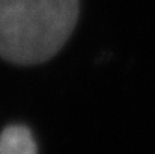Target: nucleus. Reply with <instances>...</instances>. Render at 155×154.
Wrapping results in <instances>:
<instances>
[{"mask_svg":"<svg viewBox=\"0 0 155 154\" xmlns=\"http://www.w3.org/2000/svg\"><path fill=\"white\" fill-rule=\"evenodd\" d=\"M0 154H38L32 132L26 125H8L0 135Z\"/></svg>","mask_w":155,"mask_h":154,"instance_id":"obj_2","label":"nucleus"},{"mask_svg":"<svg viewBox=\"0 0 155 154\" xmlns=\"http://www.w3.org/2000/svg\"><path fill=\"white\" fill-rule=\"evenodd\" d=\"M80 0H0V57L18 65L51 59L71 36Z\"/></svg>","mask_w":155,"mask_h":154,"instance_id":"obj_1","label":"nucleus"}]
</instances>
